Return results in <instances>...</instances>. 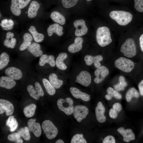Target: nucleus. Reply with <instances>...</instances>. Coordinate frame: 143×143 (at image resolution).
Returning a JSON list of instances; mask_svg holds the SVG:
<instances>
[{"mask_svg": "<svg viewBox=\"0 0 143 143\" xmlns=\"http://www.w3.org/2000/svg\"><path fill=\"white\" fill-rule=\"evenodd\" d=\"M109 25L113 31L131 29L134 16L131 11L122 9H114L109 11L108 14Z\"/></svg>", "mask_w": 143, "mask_h": 143, "instance_id": "1", "label": "nucleus"}, {"mask_svg": "<svg viewBox=\"0 0 143 143\" xmlns=\"http://www.w3.org/2000/svg\"><path fill=\"white\" fill-rule=\"evenodd\" d=\"M112 30L110 26L99 27L96 32V38L98 44L101 47H104L110 44L113 42Z\"/></svg>", "mask_w": 143, "mask_h": 143, "instance_id": "2", "label": "nucleus"}, {"mask_svg": "<svg viewBox=\"0 0 143 143\" xmlns=\"http://www.w3.org/2000/svg\"><path fill=\"white\" fill-rule=\"evenodd\" d=\"M120 51L125 56L129 58L135 56L137 53L135 41L131 37H127L121 45Z\"/></svg>", "mask_w": 143, "mask_h": 143, "instance_id": "3", "label": "nucleus"}, {"mask_svg": "<svg viewBox=\"0 0 143 143\" xmlns=\"http://www.w3.org/2000/svg\"><path fill=\"white\" fill-rule=\"evenodd\" d=\"M114 64L116 68L126 73L131 72L135 66L134 63L132 61L123 57H120L117 59Z\"/></svg>", "mask_w": 143, "mask_h": 143, "instance_id": "4", "label": "nucleus"}, {"mask_svg": "<svg viewBox=\"0 0 143 143\" xmlns=\"http://www.w3.org/2000/svg\"><path fill=\"white\" fill-rule=\"evenodd\" d=\"M73 101L69 97L65 99H59L57 101L59 109L66 115H69L72 114L74 110Z\"/></svg>", "mask_w": 143, "mask_h": 143, "instance_id": "5", "label": "nucleus"}, {"mask_svg": "<svg viewBox=\"0 0 143 143\" xmlns=\"http://www.w3.org/2000/svg\"><path fill=\"white\" fill-rule=\"evenodd\" d=\"M42 128L46 137L49 139H52L56 136L58 130L50 120H46L42 123Z\"/></svg>", "mask_w": 143, "mask_h": 143, "instance_id": "6", "label": "nucleus"}, {"mask_svg": "<svg viewBox=\"0 0 143 143\" xmlns=\"http://www.w3.org/2000/svg\"><path fill=\"white\" fill-rule=\"evenodd\" d=\"M31 0H11L10 10L15 15L19 16L21 14V9L25 7Z\"/></svg>", "mask_w": 143, "mask_h": 143, "instance_id": "7", "label": "nucleus"}, {"mask_svg": "<svg viewBox=\"0 0 143 143\" xmlns=\"http://www.w3.org/2000/svg\"><path fill=\"white\" fill-rule=\"evenodd\" d=\"M88 112V108L85 106L78 105L74 107L73 115L74 118L78 122H80L85 118Z\"/></svg>", "mask_w": 143, "mask_h": 143, "instance_id": "8", "label": "nucleus"}, {"mask_svg": "<svg viewBox=\"0 0 143 143\" xmlns=\"http://www.w3.org/2000/svg\"><path fill=\"white\" fill-rule=\"evenodd\" d=\"M76 82L85 87H88L91 84V77L87 71L83 70L77 76Z\"/></svg>", "mask_w": 143, "mask_h": 143, "instance_id": "9", "label": "nucleus"}, {"mask_svg": "<svg viewBox=\"0 0 143 143\" xmlns=\"http://www.w3.org/2000/svg\"><path fill=\"white\" fill-rule=\"evenodd\" d=\"M109 73V69L106 67L101 66L97 68L94 72L96 77L94 79V82L97 84L101 82L108 75Z\"/></svg>", "mask_w": 143, "mask_h": 143, "instance_id": "10", "label": "nucleus"}, {"mask_svg": "<svg viewBox=\"0 0 143 143\" xmlns=\"http://www.w3.org/2000/svg\"><path fill=\"white\" fill-rule=\"evenodd\" d=\"M73 25L76 28L75 34L76 36L80 37L84 35L87 33L88 29L84 20H76L74 22Z\"/></svg>", "mask_w": 143, "mask_h": 143, "instance_id": "11", "label": "nucleus"}, {"mask_svg": "<svg viewBox=\"0 0 143 143\" xmlns=\"http://www.w3.org/2000/svg\"><path fill=\"white\" fill-rule=\"evenodd\" d=\"M13 105L9 101L3 99L0 100V114L4 112L6 115L10 116L14 112Z\"/></svg>", "mask_w": 143, "mask_h": 143, "instance_id": "12", "label": "nucleus"}, {"mask_svg": "<svg viewBox=\"0 0 143 143\" xmlns=\"http://www.w3.org/2000/svg\"><path fill=\"white\" fill-rule=\"evenodd\" d=\"M36 119H31L27 122V126L29 131L32 132L37 137L40 136L42 133V130L40 124L35 122Z\"/></svg>", "mask_w": 143, "mask_h": 143, "instance_id": "13", "label": "nucleus"}, {"mask_svg": "<svg viewBox=\"0 0 143 143\" xmlns=\"http://www.w3.org/2000/svg\"><path fill=\"white\" fill-rule=\"evenodd\" d=\"M5 73L7 76L14 80H19L23 76L21 70L14 67H10L7 68L5 70Z\"/></svg>", "mask_w": 143, "mask_h": 143, "instance_id": "14", "label": "nucleus"}, {"mask_svg": "<svg viewBox=\"0 0 143 143\" xmlns=\"http://www.w3.org/2000/svg\"><path fill=\"white\" fill-rule=\"evenodd\" d=\"M103 59L102 56L100 55L93 56L90 55H86L84 57V60L87 65L90 66L93 63L95 68H97L101 66L100 62Z\"/></svg>", "mask_w": 143, "mask_h": 143, "instance_id": "15", "label": "nucleus"}, {"mask_svg": "<svg viewBox=\"0 0 143 143\" xmlns=\"http://www.w3.org/2000/svg\"><path fill=\"white\" fill-rule=\"evenodd\" d=\"M117 131L122 136L123 140L126 142H129L135 139V135L131 129H125L121 127L118 128Z\"/></svg>", "mask_w": 143, "mask_h": 143, "instance_id": "16", "label": "nucleus"}, {"mask_svg": "<svg viewBox=\"0 0 143 143\" xmlns=\"http://www.w3.org/2000/svg\"><path fill=\"white\" fill-rule=\"evenodd\" d=\"M105 110V108L102 102H99L95 108V111L96 119L100 123H103L106 120V117L104 115Z\"/></svg>", "mask_w": 143, "mask_h": 143, "instance_id": "17", "label": "nucleus"}, {"mask_svg": "<svg viewBox=\"0 0 143 143\" xmlns=\"http://www.w3.org/2000/svg\"><path fill=\"white\" fill-rule=\"evenodd\" d=\"M83 38L80 37H77L75 39L73 43L70 45L68 48V51L72 53L77 52L81 50L82 47Z\"/></svg>", "mask_w": 143, "mask_h": 143, "instance_id": "18", "label": "nucleus"}, {"mask_svg": "<svg viewBox=\"0 0 143 143\" xmlns=\"http://www.w3.org/2000/svg\"><path fill=\"white\" fill-rule=\"evenodd\" d=\"M70 91L73 96L76 98L81 99L85 101H88L90 100V95L81 92L76 88L71 87Z\"/></svg>", "mask_w": 143, "mask_h": 143, "instance_id": "19", "label": "nucleus"}, {"mask_svg": "<svg viewBox=\"0 0 143 143\" xmlns=\"http://www.w3.org/2000/svg\"><path fill=\"white\" fill-rule=\"evenodd\" d=\"M13 79L7 76H2L0 78V86L8 89H11L16 85Z\"/></svg>", "mask_w": 143, "mask_h": 143, "instance_id": "20", "label": "nucleus"}, {"mask_svg": "<svg viewBox=\"0 0 143 143\" xmlns=\"http://www.w3.org/2000/svg\"><path fill=\"white\" fill-rule=\"evenodd\" d=\"M63 28L57 23H55L50 25L47 29V32L48 36H51L53 33L58 35L61 36L63 33L62 32Z\"/></svg>", "mask_w": 143, "mask_h": 143, "instance_id": "21", "label": "nucleus"}, {"mask_svg": "<svg viewBox=\"0 0 143 143\" xmlns=\"http://www.w3.org/2000/svg\"><path fill=\"white\" fill-rule=\"evenodd\" d=\"M46 63L48 64L51 67L54 66L55 65V61L54 56L51 55H42L40 58L39 65L41 66H43Z\"/></svg>", "mask_w": 143, "mask_h": 143, "instance_id": "22", "label": "nucleus"}, {"mask_svg": "<svg viewBox=\"0 0 143 143\" xmlns=\"http://www.w3.org/2000/svg\"><path fill=\"white\" fill-rule=\"evenodd\" d=\"M40 5L38 2L36 1H32L29 5L28 11V15L30 18L35 17L37 14Z\"/></svg>", "mask_w": 143, "mask_h": 143, "instance_id": "23", "label": "nucleus"}, {"mask_svg": "<svg viewBox=\"0 0 143 143\" xmlns=\"http://www.w3.org/2000/svg\"><path fill=\"white\" fill-rule=\"evenodd\" d=\"M41 46L37 43H33L29 46L27 49V50L34 56L39 57L42 56L43 52L40 50Z\"/></svg>", "mask_w": 143, "mask_h": 143, "instance_id": "24", "label": "nucleus"}, {"mask_svg": "<svg viewBox=\"0 0 143 143\" xmlns=\"http://www.w3.org/2000/svg\"><path fill=\"white\" fill-rule=\"evenodd\" d=\"M67 56V54L65 53H61L59 54L55 61V65L57 68L63 70L66 69L67 66L64 62V61Z\"/></svg>", "mask_w": 143, "mask_h": 143, "instance_id": "25", "label": "nucleus"}, {"mask_svg": "<svg viewBox=\"0 0 143 143\" xmlns=\"http://www.w3.org/2000/svg\"><path fill=\"white\" fill-rule=\"evenodd\" d=\"M50 17L54 22L58 23L61 25H64L65 23L66 20L64 16L57 11H54L52 12Z\"/></svg>", "mask_w": 143, "mask_h": 143, "instance_id": "26", "label": "nucleus"}, {"mask_svg": "<svg viewBox=\"0 0 143 143\" xmlns=\"http://www.w3.org/2000/svg\"><path fill=\"white\" fill-rule=\"evenodd\" d=\"M48 79L51 84L55 89L59 88L63 84V81L59 79L57 75L55 73L50 74L49 76Z\"/></svg>", "mask_w": 143, "mask_h": 143, "instance_id": "27", "label": "nucleus"}, {"mask_svg": "<svg viewBox=\"0 0 143 143\" xmlns=\"http://www.w3.org/2000/svg\"><path fill=\"white\" fill-rule=\"evenodd\" d=\"M23 42L19 47V50L23 51L29 46L31 44V41L33 40L32 35L29 33H26L23 36Z\"/></svg>", "mask_w": 143, "mask_h": 143, "instance_id": "28", "label": "nucleus"}, {"mask_svg": "<svg viewBox=\"0 0 143 143\" xmlns=\"http://www.w3.org/2000/svg\"><path fill=\"white\" fill-rule=\"evenodd\" d=\"M28 30L32 35L35 42H40L44 40V35L42 33H38L34 26H31L28 29Z\"/></svg>", "mask_w": 143, "mask_h": 143, "instance_id": "29", "label": "nucleus"}, {"mask_svg": "<svg viewBox=\"0 0 143 143\" xmlns=\"http://www.w3.org/2000/svg\"><path fill=\"white\" fill-rule=\"evenodd\" d=\"M36 108V105L34 104H30L25 107L23 110L25 116L28 118L33 116L34 114Z\"/></svg>", "mask_w": 143, "mask_h": 143, "instance_id": "30", "label": "nucleus"}, {"mask_svg": "<svg viewBox=\"0 0 143 143\" xmlns=\"http://www.w3.org/2000/svg\"><path fill=\"white\" fill-rule=\"evenodd\" d=\"M6 125L9 127L10 131L12 132L16 129L18 126V123L14 116H10L7 120Z\"/></svg>", "mask_w": 143, "mask_h": 143, "instance_id": "31", "label": "nucleus"}, {"mask_svg": "<svg viewBox=\"0 0 143 143\" xmlns=\"http://www.w3.org/2000/svg\"><path fill=\"white\" fill-rule=\"evenodd\" d=\"M43 85L47 93L50 95H53L55 94L56 90L52 85L49 81L45 78L42 79Z\"/></svg>", "mask_w": 143, "mask_h": 143, "instance_id": "32", "label": "nucleus"}, {"mask_svg": "<svg viewBox=\"0 0 143 143\" xmlns=\"http://www.w3.org/2000/svg\"><path fill=\"white\" fill-rule=\"evenodd\" d=\"M140 95L139 93L134 87L129 89L127 92L126 95V98L127 102L130 101L132 98H138Z\"/></svg>", "mask_w": 143, "mask_h": 143, "instance_id": "33", "label": "nucleus"}, {"mask_svg": "<svg viewBox=\"0 0 143 143\" xmlns=\"http://www.w3.org/2000/svg\"><path fill=\"white\" fill-rule=\"evenodd\" d=\"M10 61L9 56L6 52H3L0 55V70L6 66Z\"/></svg>", "mask_w": 143, "mask_h": 143, "instance_id": "34", "label": "nucleus"}, {"mask_svg": "<svg viewBox=\"0 0 143 143\" xmlns=\"http://www.w3.org/2000/svg\"><path fill=\"white\" fill-rule=\"evenodd\" d=\"M29 130L28 127H25L20 128L18 131L17 133L22 137L25 140H29L30 138L29 132Z\"/></svg>", "mask_w": 143, "mask_h": 143, "instance_id": "35", "label": "nucleus"}, {"mask_svg": "<svg viewBox=\"0 0 143 143\" xmlns=\"http://www.w3.org/2000/svg\"><path fill=\"white\" fill-rule=\"evenodd\" d=\"M71 143H87L82 134H76L74 135L71 139Z\"/></svg>", "mask_w": 143, "mask_h": 143, "instance_id": "36", "label": "nucleus"}, {"mask_svg": "<svg viewBox=\"0 0 143 143\" xmlns=\"http://www.w3.org/2000/svg\"><path fill=\"white\" fill-rule=\"evenodd\" d=\"M27 91L30 96L35 100H38L40 96L38 95L37 91L33 86L31 85H29L27 88Z\"/></svg>", "mask_w": 143, "mask_h": 143, "instance_id": "37", "label": "nucleus"}, {"mask_svg": "<svg viewBox=\"0 0 143 143\" xmlns=\"http://www.w3.org/2000/svg\"><path fill=\"white\" fill-rule=\"evenodd\" d=\"M14 36V34L11 32H8L6 34V38L3 42L4 45L7 48L10 47L12 38Z\"/></svg>", "mask_w": 143, "mask_h": 143, "instance_id": "38", "label": "nucleus"}, {"mask_svg": "<svg viewBox=\"0 0 143 143\" xmlns=\"http://www.w3.org/2000/svg\"><path fill=\"white\" fill-rule=\"evenodd\" d=\"M20 135L18 133H15L9 135L7 137L8 140L11 141L19 143L21 141Z\"/></svg>", "mask_w": 143, "mask_h": 143, "instance_id": "39", "label": "nucleus"}, {"mask_svg": "<svg viewBox=\"0 0 143 143\" xmlns=\"http://www.w3.org/2000/svg\"><path fill=\"white\" fill-rule=\"evenodd\" d=\"M78 0H62L63 6L66 8L72 7L77 3Z\"/></svg>", "mask_w": 143, "mask_h": 143, "instance_id": "40", "label": "nucleus"}, {"mask_svg": "<svg viewBox=\"0 0 143 143\" xmlns=\"http://www.w3.org/2000/svg\"><path fill=\"white\" fill-rule=\"evenodd\" d=\"M135 10L139 12H143V0H134Z\"/></svg>", "mask_w": 143, "mask_h": 143, "instance_id": "41", "label": "nucleus"}, {"mask_svg": "<svg viewBox=\"0 0 143 143\" xmlns=\"http://www.w3.org/2000/svg\"><path fill=\"white\" fill-rule=\"evenodd\" d=\"M14 23L13 21L11 19L8 20L7 22L5 24L1 23L0 26L4 30H8L12 29Z\"/></svg>", "mask_w": 143, "mask_h": 143, "instance_id": "42", "label": "nucleus"}, {"mask_svg": "<svg viewBox=\"0 0 143 143\" xmlns=\"http://www.w3.org/2000/svg\"><path fill=\"white\" fill-rule=\"evenodd\" d=\"M35 89L37 91L39 96L42 97L44 95V93L42 88L39 82H36L35 83Z\"/></svg>", "mask_w": 143, "mask_h": 143, "instance_id": "43", "label": "nucleus"}, {"mask_svg": "<svg viewBox=\"0 0 143 143\" xmlns=\"http://www.w3.org/2000/svg\"><path fill=\"white\" fill-rule=\"evenodd\" d=\"M114 91L113 89L111 87H109L107 90V94L105 96V99L108 100H111L114 97Z\"/></svg>", "mask_w": 143, "mask_h": 143, "instance_id": "44", "label": "nucleus"}, {"mask_svg": "<svg viewBox=\"0 0 143 143\" xmlns=\"http://www.w3.org/2000/svg\"><path fill=\"white\" fill-rule=\"evenodd\" d=\"M115 141L114 138L111 135H109L104 139L103 143H115Z\"/></svg>", "mask_w": 143, "mask_h": 143, "instance_id": "45", "label": "nucleus"}, {"mask_svg": "<svg viewBox=\"0 0 143 143\" xmlns=\"http://www.w3.org/2000/svg\"><path fill=\"white\" fill-rule=\"evenodd\" d=\"M113 86L114 89L117 91H123L124 90L125 87L120 82L114 85Z\"/></svg>", "mask_w": 143, "mask_h": 143, "instance_id": "46", "label": "nucleus"}, {"mask_svg": "<svg viewBox=\"0 0 143 143\" xmlns=\"http://www.w3.org/2000/svg\"><path fill=\"white\" fill-rule=\"evenodd\" d=\"M118 113L113 108L109 110V115L111 118L115 119L117 118V116Z\"/></svg>", "mask_w": 143, "mask_h": 143, "instance_id": "47", "label": "nucleus"}, {"mask_svg": "<svg viewBox=\"0 0 143 143\" xmlns=\"http://www.w3.org/2000/svg\"><path fill=\"white\" fill-rule=\"evenodd\" d=\"M113 108L118 113L122 109V106L120 103H116L113 105Z\"/></svg>", "mask_w": 143, "mask_h": 143, "instance_id": "48", "label": "nucleus"}, {"mask_svg": "<svg viewBox=\"0 0 143 143\" xmlns=\"http://www.w3.org/2000/svg\"><path fill=\"white\" fill-rule=\"evenodd\" d=\"M139 43L141 50L143 52V33L139 37Z\"/></svg>", "mask_w": 143, "mask_h": 143, "instance_id": "49", "label": "nucleus"}, {"mask_svg": "<svg viewBox=\"0 0 143 143\" xmlns=\"http://www.w3.org/2000/svg\"><path fill=\"white\" fill-rule=\"evenodd\" d=\"M138 87L140 94L143 96V79L139 83Z\"/></svg>", "mask_w": 143, "mask_h": 143, "instance_id": "50", "label": "nucleus"}, {"mask_svg": "<svg viewBox=\"0 0 143 143\" xmlns=\"http://www.w3.org/2000/svg\"><path fill=\"white\" fill-rule=\"evenodd\" d=\"M119 82L122 84L125 87L127 85V83L126 82L124 77L122 76H120L119 77Z\"/></svg>", "mask_w": 143, "mask_h": 143, "instance_id": "51", "label": "nucleus"}, {"mask_svg": "<svg viewBox=\"0 0 143 143\" xmlns=\"http://www.w3.org/2000/svg\"><path fill=\"white\" fill-rule=\"evenodd\" d=\"M114 97L117 99H120L122 98L121 95L117 91H114Z\"/></svg>", "mask_w": 143, "mask_h": 143, "instance_id": "52", "label": "nucleus"}, {"mask_svg": "<svg viewBox=\"0 0 143 143\" xmlns=\"http://www.w3.org/2000/svg\"><path fill=\"white\" fill-rule=\"evenodd\" d=\"M16 39L15 38H12L10 48H14L16 43Z\"/></svg>", "mask_w": 143, "mask_h": 143, "instance_id": "53", "label": "nucleus"}, {"mask_svg": "<svg viewBox=\"0 0 143 143\" xmlns=\"http://www.w3.org/2000/svg\"><path fill=\"white\" fill-rule=\"evenodd\" d=\"M56 143H64V141L61 139L57 140L55 142Z\"/></svg>", "mask_w": 143, "mask_h": 143, "instance_id": "54", "label": "nucleus"}, {"mask_svg": "<svg viewBox=\"0 0 143 143\" xmlns=\"http://www.w3.org/2000/svg\"><path fill=\"white\" fill-rule=\"evenodd\" d=\"M8 20L7 19H3L1 21V23L3 24H5L7 22Z\"/></svg>", "mask_w": 143, "mask_h": 143, "instance_id": "55", "label": "nucleus"}, {"mask_svg": "<svg viewBox=\"0 0 143 143\" xmlns=\"http://www.w3.org/2000/svg\"><path fill=\"white\" fill-rule=\"evenodd\" d=\"M87 0V1H90L91 0Z\"/></svg>", "mask_w": 143, "mask_h": 143, "instance_id": "56", "label": "nucleus"}, {"mask_svg": "<svg viewBox=\"0 0 143 143\" xmlns=\"http://www.w3.org/2000/svg\"></svg>", "mask_w": 143, "mask_h": 143, "instance_id": "57", "label": "nucleus"}]
</instances>
